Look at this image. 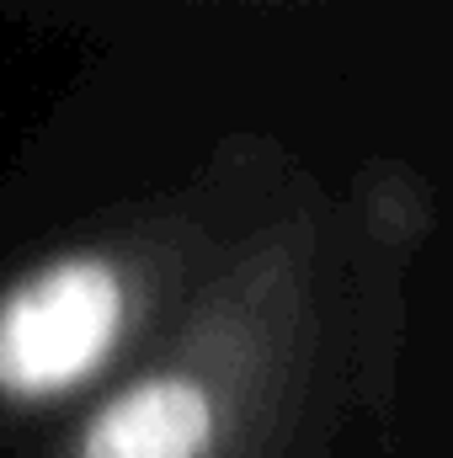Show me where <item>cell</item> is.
I'll return each instance as SVG.
<instances>
[{
	"label": "cell",
	"mask_w": 453,
	"mask_h": 458,
	"mask_svg": "<svg viewBox=\"0 0 453 458\" xmlns=\"http://www.w3.org/2000/svg\"><path fill=\"white\" fill-rule=\"evenodd\" d=\"M133 277L107 250H59L0 283V405L54 411L91 389L133 331Z\"/></svg>",
	"instance_id": "cell-1"
},
{
	"label": "cell",
	"mask_w": 453,
	"mask_h": 458,
	"mask_svg": "<svg viewBox=\"0 0 453 458\" xmlns=\"http://www.w3.org/2000/svg\"><path fill=\"white\" fill-rule=\"evenodd\" d=\"M225 405L192 368H155L86 416L70 458H219Z\"/></svg>",
	"instance_id": "cell-2"
}]
</instances>
